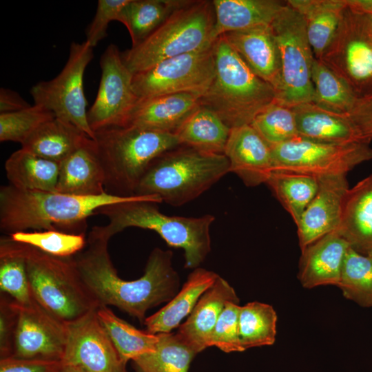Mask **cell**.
Wrapping results in <instances>:
<instances>
[{"instance_id": "obj_46", "label": "cell", "mask_w": 372, "mask_h": 372, "mask_svg": "<svg viewBox=\"0 0 372 372\" xmlns=\"http://www.w3.org/2000/svg\"><path fill=\"white\" fill-rule=\"evenodd\" d=\"M61 367V362L20 359L12 356L0 361V372H59Z\"/></svg>"}, {"instance_id": "obj_19", "label": "cell", "mask_w": 372, "mask_h": 372, "mask_svg": "<svg viewBox=\"0 0 372 372\" xmlns=\"http://www.w3.org/2000/svg\"><path fill=\"white\" fill-rule=\"evenodd\" d=\"M224 154L229 172L236 174L247 187L266 183L273 172L271 145L251 125L231 128Z\"/></svg>"}, {"instance_id": "obj_38", "label": "cell", "mask_w": 372, "mask_h": 372, "mask_svg": "<svg viewBox=\"0 0 372 372\" xmlns=\"http://www.w3.org/2000/svg\"><path fill=\"white\" fill-rule=\"evenodd\" d=\"M277 314L270 304L251 302L240 307L239 338L244 351L272 345L276 341Z\"/></svg>"}, {"instance_id": "obj_20", "label": "cell", "mask_w": 372, "mask_h": 372, "mask_svg": "<svg viewBox=\"0 0 372 372\" xmlns=\"http://www.w3.org/2000/svg\"><path fill=\"white\" fill-rule=\"evenodd\" d=\"M349 247L336 230L301 249L298 278L302 286L307 289L329 285L338 287Z\"/></svg>"}, {"instance_id": "obj_12", "label": "cell", "mask_w": 372, "mask_h": 372, "mask_svg": "<svg viewBox=\"0 0 372 372\" xmlns=\"http://www.w3.org/2000/svg\"><path fill=\"white\" fill-rule=\"evenodd\" d=\"M273 171L304 174L316 178L347 175L372 158L369 143H327L302 137L271 145Z\"/></svg>"}, {"instance_id": "obj_49", "label": "cell", "mask_w": 372, "mask_h": 372, "mask_svg": "<svg viewBox=\"0 0 372 372\" xmlns=\"http://www.w3.org/2000/svg\"><path fill=\"white\" fill-rule=\"evenodd\" d=\"M345 2L351 10L372 16V0H345Z\"/></svg>"}, {"instance_id": "obj_3", "label": "cell", "mask_w": 372, "mask_h": 372, "mask_svg": "<svg viewBox=\"0 0 372 372\" xmlns=\"http://www.w3.org/2000/svg\"><path fill=\"white\" fill-rule=\"evenodd\" d=\"M160 203L162 200L156 196H145L103 206L96 214L108 218V224L101 228L110 238L127 227L152 230L170 247L184 251L186 268H197L211 250L210 227L215 217L211 214L200 217L167 216L156 206Z\"/></svg>"}, {"instance_id": "obj_17", "label": "cell", "mask_w": 372, "mask_h": 372, "mask_svg": "<svg viewBox=\"0 0 372 372\" xmlns=\"http://www.w3.org/2000/svg\"><path fill=\"white\" fill-rule=\"evenodd\" d=\"M318 180V192L296 224L301 249L338 230L349 189L347 175L320 176Z\"/></svg>"}, {"instance_id": "obj_32", "label": "cell", "mask_w": 372, "mask_h": 372, "mask_svg": "<svg viewBox=\"0 0 372 372\" xmlns=\"http://www.w3.org/2000/svg\"><path fill=\"white\" fill-rule=\"evenodd\" d=\"M96 315L125 364L156 349L160 334L136 329L116 316L107 307H99Z\"/></svg>"}, {"instance_id": "obj_31", "label": "cell", "mask_w": 372, "mask_h": 372, "mask_svg": "<svg viewBox=\"0 0 372 372\" xmlns=\"http://www.w3.org/2000/svg\"><path fill=\"white\" fill-rule=\"evenodd\" d=\"M230 130L231 128L214 112L200 104L174 134L180 145L224 154Z\"/></svg>"}, {"instance_id": "obj_30", "label": "cell", "mask_w": 372, "mask_h": 372, "mask_svg": "<svg viewBox=\"0 0 372 372\" xmlns=\"http://www.w3.org/2000/svg\"><path fill=\"white\" fill-rule=\"evenodd\" d=\"M60 163L21 148L5 163L9 185L19 189L56 192Z\"/></svg>"}, {"instance_id": "obj_16", "label": "cell", "mask_w": 372, "mask_h": 372, "mask_svg": "<svg viewBox=\"0 0 372 372\" xmlns=\"http://www.w3.org/2000/svg\"><path fill=\"white\" fill-rule=\"evenodd\" d=\"M68 339V326L37 302L19 305L12 357L61 362Z\"/></svg>"}, {"instance_id": "obj_1", "label": "cell", "mask_w": 372, "mask_h": 372, "mask_svg": "<svg viewBox=\"0 0 372 372\" xmlns=\"http://www.w3.org/2000/svg\"><path fill=\"white\" fill-rule=\"evenodd\" d=\"M110 239L101 226L93 227L85 248L72 256L76 269L99 307H116L144 324L149 309L176 295L178 277L172 265V254L155 248L143 275L125 280L118 276L110 259Z\"/></svg>"}, {"instance_id": "obj_45", "label": "cell", "mask_w": 372, "mask_h": 372, "mask_svg": "<svg viewBox=\"0 0 372 372\" xmlns=\"http://www.w3.org/2000/svg\"><path fill=\"white\" fill-rule=\"evenodd\" d=\"M19 316V305L1 295L0 298V355L11 357Z\"/></svg>"}, {"instance_id": "obj_6", "label": "cell", "mask_w": 372, "mask_h": 372, "mask_svg": "<svg viewBox=\"0 0 372 372\" xmlns=\"http://www.w3.org/2000/svg\"><path fill=\"white\" fill-rule=\"evenodd\" d=\"M229 172L225 154L180 145L151 163L134 195L156 196L162 202L181 206L198 198Z\"/></svg>"}, {"instance_id": "obj_44", "label": "cell", "mask_w": 372, "mask_h": 372, "mask_svg": "<svg viewBox=\"0 0 372 372\" xmlns=\"http://www.w3.org/2000/svg\"><path fill=\"white\" fill-rule=\"evenodd\" d=\"M130 0H99L94 16L87 26L86 39L94 48L107 37V30L111 21H117L123 25L125 22V8Z\"/></svg>"}, {"instance_id": "obj_26", "label": "cell", "mask_w": 372, "mask_h": 372, "mask_svg": "<svg viewBox=\"0 0 372 372\" xmlns=\"http://www.w3.org/2000/svg\"><path fill=\"white\" fill-rule=\"evenodd\" d=\"M218 276L205 269H194L180 291L162 309L146 318V331L152 334L171 333L191 313L201 296Z\"/></svg>"}, {"instance_id": "obj_11", "label": "cell", "mask_w": 372, "mask_h": 372, "mask_svg": "<svg viewBox=\"0 0 372 372\" xmlns=\"http://www.w3.org/2000/svg\"><path fill=\"white\" fill-rule=\"evenodd\" d=\"M358 99L372 95V37L369 16L349 7L320 59Z\"/></svg>"}, {"instance_id": "obj_40", "label": "cell", "mask_w": 372, "mask_h": 372, "mask_svg": "<svg viewBox=\"0 0 372 372\" xmlns=\"http://www.w3.org/2000/svg\"><path fill=\"white\" fill-rule=\"evenodd\" d=\"M251 125L270 145H276L299 137L291 107L275 101L260 112Z\"/></svg>"}, {"instance_id": "obj_37", "label": "cell", "mask_w": 372, "mask_h": 372, "mask_svg": "<svg viewBox=\"0 0 372 372\" xmlns=\"http://www.w3.org/2000/svg\"><path fill=\"white\" fill-rule=\"evenodd\" d=\"M197 353L174 333H160L156 349L133 360L138 372H188Z\"/></svg>"}, {"instance_id": "obj_47", "label": "cell", "mask_w": 372, "mask_h": 372, "mask_svg": "<svg viewBox=\"0 0 372 372\" xmlns=\"http://www.w3.org/2000/svg\"><path fill=\"white\" fill-rule=\"evenodd\" d=\"M348 115L362 138L370 143L372 141V95L358 99Z\"/></svg>"}, {"instance_id": "obj_9", "label": "cell", "mask_w": 372, "mask_h": 372, "mask_svg": "<svg viewBox=\"0 0 372 372\" xmlns=\"http://www.w3.org/2000/svg\"><path fill=\"white\" fill-rule=\"evenodd\" d=\"M271 25L281 59L282 90L276 101L290 107L313 102L311 68L315 57L303 17L286 1Z\"/></svg>"}, {"instance_id": "obj_51", "label": "cell", "mask_w": 372, "mask_h": 372, "mask_svg": "<svg viewBox=\"0 0 372 372\" xmlns=\"http://www.w3.org/2000/svg\"><path fill=\"white\" fill-rule=\"evenodd\" d=\"M369 16V31L372 37V16Z\"/></svg>"}, {"instance_id": "obj_25", "label": "cell", "mask_w": 372, "mask_h": 372, "mask_svg": "<svg viewBox=\"0 0 372 372\" xmlns=\"http://www.w3.org/2000/svg\"><path fill=\"white\" fill-rule=\"evenodd\" d=\"M56 192L81 196L106 192L105 174L93 139L60 163Z\"/></svg>"}, {"instance_id": "obj_33", "label": "cell", "mask_w": 372, "mask_h": 372, "mask_svg": "<svg viewBox=\"0 0 372 372\" xmlns=\"http://www.w3.org/2000/svg\"><path fill=\"white\" fill-rule=\"evenodd\" d=\"M0 289L20 306L36 302L29 285L23 244L10 236L0 240Z\"/></svg>"}, {"instance_id": "obj_36", "label": "cell", "mask_w": 372, "mask_h": 372, "mask_svg": "<svg viewBox=\"0 0 372 372\" xmlns=\"http://www.w3.org/2000/svg\"><path fill=\"white\" fill-rule=\"evenodd\" d=\"M188 0H130L125 22L132 46L143 41Z\"/></svg>"}, {"instance_id": "obj_4", "label": "cell", "mask_w": 372, "mask_h": 372, "mask_svg": "<svg viewBox=\"0 0 372 372\" xmlns=\"http://www.w3.org/2000/svg\"><path fill=\"white\" fill-rule=\"evenodd\" d=\"M214 77L200 104L230 128L251 125L276 101L275 90L251 71L223 35L214 43Z\"/></svg>"}, {"instance_id": "obj_15", "label": "cell", "mask_w": 372, "mask_h": 372, "mask_svg": "<svg viewBox=\"0 0 372 372\" xmlns=\"http://www.w3.org/2000/svg\"><path fill=\"white\" fill-rule=\"evenodd\" d=\"M67 326L63 367L82 372H126V364L99 322L96 309Z\"/></svg>"}, {"instance_id": "obj_29", "label": "cell", "mask_w": 372, "mask_h": 372, "mask_svg": "<svg viewBox=\"0 0 372 372\" xmlns=\"http://www.w3.org/2000/svg\"><path fill=\"white\" fill-rule=\"evenodd\" d=\"M90 140L91 138L74 125L55 117L38 128L21 147L61 163Z\"/></svg>"}, {"instance_id": "obj_50", "label": "cell", "mask_w": 372, "mask_h": 372, "mask_svg": "<svg viewBox=\"0 0 372 372\" xmlns=\"http://www.w3.org/2000/svg\"><path fill=\"white\" fill-rule=\"evenodd\" d=\"M59 372H82V371H76V370H74V369H71L68 368H65L62 366Z\"/></svg>"}, {"instance_id": "obj_10", "label": "cell", "mask_w": 372, "mask_h": 372, "mask_svg": "<svg viewBox=\"0 0 372 372\" xmlns=\"http://www.w3.org/2000/svg\"><path fill=\"white\" fill-rule=\"evenodd\" d=\"M93 56V48L87 41L72 42L68 60L59 74L37 83L30 93L35 105L46 108L56 118L74 125L94 140L83 90L84 73Z\"/></svg>"}, {"instance_id": "obj_42", "label": "cell", "mask_w": 372, "mask_h": 372, "mask_svg": "<svg viewBox=\"0 0 372 372\" xmlns=\"http://www.w3.org/2000/svg\"><path fill=\"white\" fill-rule=\"evenodd\" d=\"M46 108L34 104L9 113L0 114V141L23 145L43 124L55 118Z\"/></svg>"}, {"instance_id": "obj_18", "label": "cell", "mask_w": 372, "mask_h": 372, "mask_svg": "<svg viewBox=\"0 0 372 372\" xmlns=\"http://www.w3.org/2000/svg\"><path fill=\"white\" fill-rule=\"evenodd\" d=\"M223 36L251 71L273 87L277 98L282 90L281 59L271 25H256Z\"/></svg>"}, {"instance_id": "obj_39", "label": "cell", "mask_w": 372, "mask_h": 372, "mask_svg": "<svg viewBox=\"0 0 372 372\" xmlns=\"http://www.w3.org/2000/svg\"><path fill=\"white\" fill-rule=\"evenodd\" d=\"M338 287L347 299L363 307H372V256L361 254L349 247Z\"/></svg>"}, {"instance_id": "obj_27", "label": "cell", "mask_w": 372, "mask_h": 372, "mask_svg": "<svg viewBox=\"0 0 372 372\" xmlns=\"http://www.w3.org/2000/svg\"><path fill=\"white\" fill-rule=\"evenodd\" d=\"M287 3L303 17L314 57L320 59L342 21L345 0H289Z\"/></svg>"}, {"instance_id": "obj_28", "label": "cell", "mask_w": 372, "mask_h": 372, "mask_svg": "<svg viewBox=\"0 0 372 372\" xmlns=\"http://www.w3.org/2000/svg\"><path fill=\"white\" fill-rule=\"evenodd\" d=\"M214 36L260 25H271L286 1L277 0H214Z\"/></svg>"}, {"instance_id": "obj_48", "label": "cell", "mask_w": 372, "mask_h": 372, "mask_svg": "<svg viewBox=\"0 0 372 372\" xmlns=\"http://www.w3.org/2000/svg\"><path fill=\"white\" fill-rule=\"evenodd\" d=\"M19 93L10 89H0V114L19 111L30 107Z\"/></svg>"}, {"instance_id": "obj_22", "label": "cell", "mask_w": 372, "mask_h": 372, "mask_svg": "<svg viewBox=\"0 0 372 372\" xmlns=\"http://www.w3.org/2000/svg\"><path fill=\"white\" fill-rule=\"evenodd\" d=\"M202 95L178 93L139 99L125 126L173 133L200 105Z\"/></svg>"}, {"instance_id": "obj_14", "label": "cell", "mask_w": 372, "mask_h": 372, "mask_svg": "<svg viewBox=\"0 0 372 372\" xmlns=\"http://www.w3.org/2000/svg\"><path fill=\"white\" fill-rule=\"evenodd\" d=\"M101 80L95 100L87 110V121L96 132L108 127H124L138 98L133 87L134 74L125 64L122 52L109 45L100 59Z\"/></svg>"}, {"instance_id": "obj_2", "label": "cell", "mask_w": 372, "mask_h": 372, "mask_svg": "<svg viewBox=\"0 0 372 372\" xmlns=\"http://www.w3.org/2000/svg\"><path fill=\"white\" fill-rule=\"evenodd\" d=\"M143 196H119L107 192L81 196L57 192L22 190L9 184L2 185L0 229L9 236L28 230H58L85 234L87 218L101 207Z\"/></svg>"}, {"instance_id": "obj_34", "label": "cell", "mask_w": 372, "mask_h": 372, "mask_svg": "<svg viewBox=\"0 0 372 372\" xmlns=\"http://www.w3.org/2000/svg\"><path fill=\"white\" fill-rule=\"evenodd\" d=\"M296 225L318 189V178L274 170L266 183Z\"/></svg>"}, {"instance_id": "obj_24", "label": "cell", "mask_w": 372, "mask_h": 372, "mask_svg": "<svg viewBox=\"0 0 372 372\" xmlns=\"http://www.w3.org/2000/svg\"><path fill=\"white\" fill-rule=\"evenodd\" d=\"M337 231L355 251L372 256V174L348 189Z\"/></svg>"}, {"instance_id": "obj_35", "label": "cell", "mask_w": 372, "mask_h": 372, "mask_svg": "<svg viewBox=\"0 0 372 372\" xmlns=\"http://www.w3.org/2000/svg\"><path fill=\"white\" fill-rule=\"evenodd\" d=\"M311 81L313 103L330 111L349 114L358 99L341 77L316 58L311 68Z\"/></svg>"}, {"instance_id": "obj_21", "label": "cell", "mask_w": 372, "mask_h": 372, "mask_svg": "<svg viewBox=\"0 0 372 372\" xmlns=\"http://www.w3.org/2000/svg\"><path fill=\"white\" fill-rule=\"evenodd\" d=\"M228 302L238 304L234 288L218 276L201 296L176 335L197 353L208 347L210 335Z\"/></svg>"}, {"instance_id": "obj_43", "label": "cell", "mask_w": 372, "mask_h": 372, "mask_svg": "<svg viewBox=\"0 0 372 372\" xmlns=\"http://www.w3.org/2000/svg\"><path fill=\"white\" fill-rule=\"evenodd\" d=\"M240 309L238 304H226L210 335L208 347L214 346L225 353L244 351L239 338Z\"/></svg>"}, {"instance_id": "obj_13", "label": "cell", "mask_w": 372, "mask_h": 372, "mask_svg": "<svg viewBox=\"0 0 372 372\" xmlns=\"http://www.w3.org/2000/svg\"><path fill=\"white\" fill-rule=\"evenodd\" d=\"M214 74V43L200 50L163 60L134 74L132 87L138 99L178 93L203 96Z\"/></svg>"}, {"instance_id": "obj_8", "label": "cell", "mask_w": 372, "mask_h": 372, "mask_svg": "<svg viewBox=\"0 0 372 372\" xmlns=\"http://www.w3.org/2000/svg\"><path fill=\"white\" fill-rule=\"evenodd\" d=\"M23 247L32 296L45 310L68 324L99 307L72 256L56 257L25 244Z\"/></svg>"}, {"instance_id": "obj_5", "label": "cell", "mask_w": 372, "mask_h": 372, "mask_svg": "<svg viewBox=\"0 0 372 372\" xmlns=\"http://www.w3.org/2000/svg\"><path fill=\"white\" fill-rule=\"evenodd\" d=\"M94 141L105 174V192L119 196H135L151 163L180 145L173 133L136 126L99 130Z\"/></svg>"}, {"instance_id": "obj_41", "label": "cell", "mask_w": 372, "mask_h": 372, "mask_svg": "<svg viewBox=\"0 0 372 372\" xmlns=\"http://www.w3.org/2000/svg\"><path fill=\"white\" fill-rule=\"evenodd\" d=\"M9 236L14 241L60 258L74 256L85 248L87 242L85 234H70L58 230L19 231Z\"/></svg>"}, {"instance_id": "obj_7", "label": "cell", "mask_w": 372, "mask_h": 372, "mask_svg": "<svg viewBox=\"0 0 372 372\" xmlns=\"http://www.w3.org/2000/svg\"><path fill=\"white\" fill-rule=\"evenodd\" d=\"M215 12L212 1L188 0L143 41L122 52L132 74L158 63L212 45Z\"/></svg>"}, {"instance_id": "obj_23", "label": "cell", "mask_w": 372, "mask_h": 372, "mask_svg": "<svg viewBox=\"0 0 372 372\" xmlns=\"http://www.w3.org/2000/svg\"><path fill=\"white\" fill-rule=\"evenodd\" d=\"M291 109L300 137L327 143L366 142L348 114L330 111L313 102L300 103Z\"/></svg>"}]
</instances>
